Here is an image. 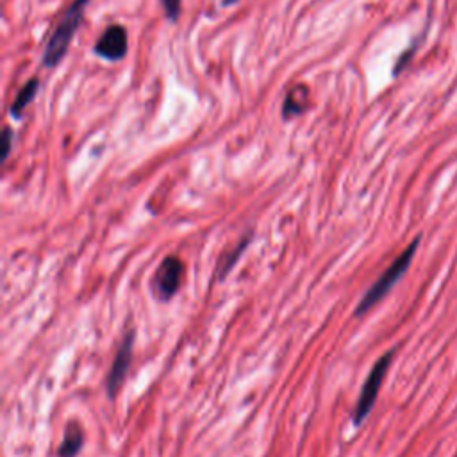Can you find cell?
Instances as JSON below:
<instances>
[{"mask_svg":"<svg viewBox=\"0 0 457 457\" xmlns=\"http://www.w3.org/2000/svg\"><path fill=\"white\" fill-rule=\"evenodd\" d=\"M88 2H90V0H75L68 8V11L63 15V19L59 20L58 27H56L54 33H52L51 40H48L43 52V63L47 68L58 66L66 56L70 43H72L73 36H75L77 29H79L80 22H83L84 8L88 6Z\"/></svg>","mask_w":457,"mask_h":457,"instance_id":"obj_1","label":"cell"},{"mask_svg":"<svg viewBox=\"0 0 457 457\" xmlns=\"http://www.w3.org/2000/svg\"><path fill=\"white\" fill-rule=\"evenodd\" d=\"M95 52L109 61L122 59L127 54V31L122 26L107 27L95 45Z\"/></svg>","mask_w":457,"mask_h":457,"instance_id":"obj_6","label":"cell"},{"mask_svg":"<svg viewBox=\"0 0 457 457\" xmlns=\"http://www.w3.org/2000/svg\"><path fill=\"white\" fill-rule=\"evenodd\" d=\"M305 104H308V88L297 86L295 90L290 91V95H288L286 100H284V117L290 118L295 117V115H300V112L304 111Z\"/></svg>","mask_w":457,"mask_h":457,"instance_id":"obj_9","label":"cell"},{"mask_svg":"<svg viewBox=\"0 0 457 457\" xmlns=\"http://www.w3.org/2000/svg\"><path fill=\"white\" fill-rule=\"evenodd\" d=\"M251 241H252V236L251 234H247V236H245L243 240H241L240 243L233 248V251H228L227 256H225V258H221L220 265H218V272H216L218 280H224L225 275H227V273L233 270V266L236 265L238 259L241 258V254H243L245 248L248 247V243H251Z\"/></svg>","mask_w":457,"mask_h":457,"instance_id":"obj_8","label":"cell"},{"mask_svg":"<svg viewBox=\"0 0 457 457\" xmlns=\"http://www.w3.org/2000/svg\"><path fill=\"white\" fill-rule=\"evenodd\" d=\"M393 352L384 354L381 359L375 363V367L372 368L370 375H368L367 382H364L363 389H361L359 400L356 404V411H354V424L361 425L364 421V418L372 413L375 406V400H377L379 389H381L382 382H384L386 374L389 370V364H392Z\"/></svg>","mask_w":457,"mask_h":457,"instance_id":"obj_3","label":"cell"},{"mask_svg":"<svg viewBox=\"0 0 457 457\" xmlns=\"http://www.w3.org/2000/svg\"><path fill=\"white\" fill-rule=\"evenodd\" d=\"M164 11H167L168 19L175 20L179 16V11H181V0H163Z\"/></svg>","mask_w":457,"mask_h":457,"instance_id":"obj_11","label":"cell"},{"mask_svg":"<svg viewBox=\"0 0 457 457\" xmlns=\"http://www.w3.org/2000/svg\"><path fill=\"white\" fill-rule=\"evenodd\" d=\"M11 149H13V131L9 127H6V131H4V154H2L4 161L8 159L9 154H11Z\"/></svg>","mask_w":457,"mask_h":457,"instance_id":"obj_12","label":"cell"},{"mask_svg":"<svg viewBox=\"0 0 457 457\" xmlns=\"http://www.w3.org/2000/svg\"><path fill=\"white\" fill-rule=\"evenodd\" d=\"M84 445V434L83 429L77 424H72L68 429H66L65 439H63L61 446L58 448L59 457H75L77 453L80 452Z\"/></svg>","mask_w":457,"mask_h":457,"instance_id":"obj_7","label":"cell"},{"mask_svg":"<svg viewBox=\"0 0 457 457\" xmlns=\"http://www.w3.org/2000/svg\"><path fill=\"white\" fill-rule=\"evenodd\" d=\"M182 275H184V263L177 256H168L157 266L154 273V293L159 300H170L182 284Z\"/></svg>","mask_w":457,"mask_h":457,"instance_id":"obj_4","label":"cell"},{"mask_svg":"<svg viewBox=\"0 0 457 457\" xmlns=\"http://www.w3.org/2000/svg\"><path fill=\"white\" fill-rule=\"evenodd\" d=\"M132 343H135V332L125 334L124 343H122L120 349H118L117 356H115V361H112L111 372H109V377H107L109 399H115L118 389H120V386L124 384L125 375H127L129 367H131Z\"/></svg>","mask_w":457,"mask_h":457,"instance_id":"obj_5","label":"cell"},{"mask_svg":"<svg viewBox=\"0 0 457 457\" xmlns=\"http://www.w3.org/2000/svg\"><path fill=\"white\" fill-rule=\"evenodd\" d=\"M38 79H33L29 80V83L26 84V86L20 90V93L16 95L15 102H13L11 105V117L13 118H20L22 117V111L27 107V105L33 102V98L36 97V91H38Z\"/></svg>","mask_w":457,"mask_h":457,"instance_id":"obj_10","label":"cell"},{"mask_svg":"<svg viewBox=\"0 0 457 457\" xmlns=\"http://www.w3.org/2000/svg\"><path fill=\"white\" fill-rule=\"evenodd\" d=\"M418 243H420V240L416 238V240H414L413 243H411L409 247H407L406 251H404L402 254H400L399 258L392 263V265H389V268L386 270L381 277H379L377 283H375L374 286H372L370 290L364 293V297L361 298V302L357 304V309H356L357 316H361V315H364V312L370 311V309L374 308L377 302H381L382 298L389 293V290H392V288L399 283L400 277L407 272L411 261H413L414 252H416V248H418Z\"/></svg>","mask_w":457,"mask_h":457,"instance_id":"obj_2","label":"cell"}]
</instances>
